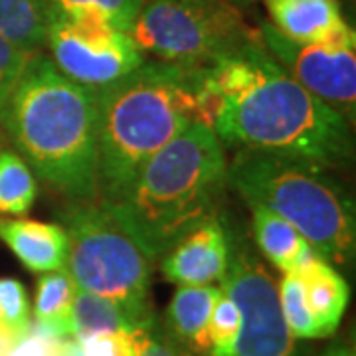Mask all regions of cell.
Wrapping results in <instances>:
<instances>
[{
	"instance_id": "1",
	"label": "cell",
	"mask_w": 356,
	"mask_h": 356,
	"mask_svg": "<svg viewBox=\"0 0 356 356\" xmlns=\"http://www.w3.org/2000/svg\"><path fill=\"white\" fill-rule=\"evenodd\" d=\"M222 145L275 153L327 168L355 156L353 123L297 83L259 38L204 72Z\"/></svg>"
},
{
	"instance_id": "2",
	"label": "cell",
	"mask_w": 356,
	"mask_h": 356,
	"mask_svg": "<svg viewBox=\"0 0 356 356\" xmlns=\"http://www.w3.org/2000/svg\"><path fill=\"white\" fill-rule=\"evenodd\" d=\"M208 67V65H206ZM145 60L97 97V198L119 202L131 182L166 143L191 123L212 127L204 70Z\"/></svg>"
},
{
	"instance_id": "3",
	"label": "cell",
	"mask_w": 356,
	"mask_h": 356,
	"mask_svg": "<svg viewBox=\"0 0 356 356\" xmlns=\"http://www.w3.org/2000/svg\"><path fill=\"white\" fill-rule=\"evenodd\" d=\"M16 153L70 202L97 198V97L40 51L0 115Z\"/></svg>"
},
{
	"instance_id": "4",
	"label": "cell",
	"mask_w": 356,
	"mask_h": 356,
	"mask_svg": "<svg viewBox=\"0 0 356 356\" xmlns=\"http://www.w3.org/2000/svg\"><path fill=\"white\" fill-rule=\"evenodd\" d=\"M228 161L214 129L191 123L153 154L119 202L105 206L149 259L216 214Z\"/></svg>"
},
{
	"instance_id": "5",
	"label": "cell",
	"mask_w": 356,
	"mask_h": 356,
	"mask_svg": "<svg viewBox=\"0 0 356 356\" xmlns=\"http://www.w3.org/2000/svg\"><path fill=\"white\" fill-rule=\"evenodd\" d=\"M332 168L291 156L238 149L228 163V184L248 204L280 214L325 261L353 264L355 200Z\"/></svg>"
},
{
	"instance_id": "6",
	"label": "cell",
	"mask_w": 356,
	"mask_h": 356,
	"mask_svg": "<svg viewBox=\"0 0 356 356\" xmlns=\"http://www.w3.org/2000/svg\"><path fill=\"white\" fill-rule=\"evenodd\" d=\"M67 234L65 271L77 289L102 295L153 321L149 307L151 261L99 200L70 202L62 214Z\"/></svg>"
},
{
	"instance_id": "7",
	"label": "cell",
	"mask_w": 356,
	"mask_h": 356,
	"mask_svg": "<svg viewBox=\"0 0 356 356\" xmlns=\"http://www.w3.org/2000/svg\"><path fill=\"white\" fill-rule=\"evenodd\" d=\"M143 56L206 67L257 38L228 0H145L129 30Z\"/></svg>"
},
{
	"instance_id": "8",
	"label": "cell",
	"mask_w": 356,
	"mask_h": 356,
	"mask_svg": "<svg viewBox=\"0 0 356 356\" xmlns=\"http://www.w3.org/2000/svg\"><path fill=\"white\" fill-rule=\"evenodd\" d=\"M229 234V261L222 291L240 309L242 325L232 356H297L295 339L281 315L277 283L252 252L250 243Z\"/></svg>"
},
{
	"instance_id": "9",
	"label": "cell",
	"mask_w": 356,
	"mask_h": 356,
	"mask_svg": "<svg viewBox=\"0 0 356 356\" xmlns=\"http://www.w3.org/2000/svg\"><path fill=\"white\" fill-rule=\"evenodd\" d=\"M46 48L65 77L93 91L125 77L147 60L127 32L88 14L51 13Z\"/></svg>"
},
{
	"instance_id": "10",
	"label": "cell",
	"mask_w": 356,
	"mask_h": 356,
	"mask_svg": "<svg viewBox=\"0 0 356 356\" xmlns=\"http://www.w3.org/2000/svg\"><path fill=\"white\" fill-rule=\"evenodd\" d=\"M257 32L266 50L297 83L339 111L348 123L355 121V46L297 44L280 34L269 22H261L257 26Z\"/></svg>"
},
{
	"instance_id": "11",
	"label": "cell",
	"mask_w": 356,
	"mask_h": 356,
	"mask_svg": "<svg viewBox=\"0 0 356 356\" xmlns=\"http://www.w3.org/2000/svg\"><path fill=\"white\" fill-rule=\"evenodd\" d=\"M229 261V234L224 222L212 214L184 234L161 261L165 280L184 285H212L226 275Z\"/></svg>"
},
{
	"instance_id": "12",
	"label": "cell",
	"mask_w": 356,
	"mask_h": 356,
	"mask_svg": "<svg viewBox=\"0 0 356 356\" xmlns=\"http://www.w3.org/2000/svg\"><path fill=\"white\" fill-rule=\"evenodd\" d=\"M269 24L297 44L356 46L355 28L339 0H264Z\"/></svg>"
},
{
	"instance_id": "13",
	"label": "cell",
	"mask_w": 356,
	"mask_h": 356,
	"mask_svg": "<svg viewBox=\"0 0 356 356\" xmlns=\"http://www.w3.org/2000/svg\"><path fill=\"white\" fill-rule=\"evenodd\" d=\"M0 240L30 271L48 273L65 269L67 234L62 224L0 218Z\"/></svg>"
},
{
	"instance_id": "14",
	"label": "cell",
	"mask_w": 356,
	"mask_h": 356,
	"mask_svg": "<svg viewBox=\"0 0 356 356\" xmlns=\"http://www.w3.org/2000/svg\"><path fill=\"white\" fill-rule=\"evenodd\" d=\"M220 287L216 285H184L178 287L166 309V329L170 343L184 355L208 356V325Z\"/></svg>"
},
{
	"instance_id": "15",
	"label": "cell",
	"mask_w": 356,
	"mask_h": 356,
	"mask_svg": "<svg viewBox=\"0 0 356 356\" xmlns=\"http://www.w3.org/2000/svg\"><path fill=\"white\" fill-rule=\"evenodd\" d=\"M293 273L303 281L307 309L315 318L321 337L332 334L348 305V285L344 277L318 255Z\"/></svg>"
},
{
	"instance_id": "16",
	"label": "cell",
	"mask_w": 356,
	"mask_h": 356,
	"mask_svg": "<svg viewBox=\"0 0 356 356\" xmlns=\"http://www.w3.org/2000/svg\"><path fill=\"white\" fill-rule=\"evenodd\" d=\"M250 208L254 214L252 229L255 245L280 271L293 273L317 255L305 238L280 214L259 204H250Z\"/></svg>"
},
{
	"instance_id": "17",
	"label": "cell",
	"mask_w": 356,
	"mask_h": 356,
	"mask_svg": "<svg viewBox=\"0 0 356 356\" xmlns=\"http://www.w3.org/2000/svg\"><path fill=\"white\" fill-rule=\"evenodd\" d=\"M151 327L153 321L140 318L111 299L81 289L76 291L72 305V337L77 341L99 332H135Z\"/></svg>"
},
{
	"instance_id": "18",
	"label": "cell",
	"mask_w": 356,
	"mask_h": 356,
	"mask_svg": "<svg viewBox=\"0 0 356 356\" xmlns=\"http://www.w3.org/2000/svg\"><path fill=\"white\" fill-rule=\"evenodd\" d=\"M50 0H0V34L28 54L46 50Z\"/></svg>"
},
{
	"instance_id": "19",
	"label": "cell",
	"mask_w": 356,
	"mask_h": 356,
	"mask_svg": "<svg viewBox=\"0 0 356 356\" xmlns=\"http://www.w3.org/2000/svg\"><path fill=\"white\" fill-rule=\"evenodd\" d=\"M76 283L65 269L48 271L38 280L34 301V325L51 337H72V305Z\"/></svg>"
},
{
	"instance_id": "20",
	"label": "cell",
	"mask_w": 356,
	"mask_h": 356,
	"mask_svg": "<svg viewBox=\"0 0 356 356\" xmlns=\"http://www.w3.org/2000/svg\"><path fill=\"white\" fill-rule=\"evenodd\" d=\"M38 182L32 168L14 151L0 149V214L26 216L36 202Z\"/></svg>"
},
{
	"instance_id": "21",
	"label": "cell",
	"mask_w": 356,
	"mask_h": 356,
	"mask_svg": "<svg viewBox=\"0 0 356 356\" xmlns=\"http://www.w3.org/2000/svg\"><path fill=\"white\" fill-rule=\"evenodd\" d=\"M51 13L65 16H97L121 32H127L137 20L145 0H50Z\"/></svg>"
},
{
	"instance_id": "22",
	"label": "cell",
	"mask_w": 356,
	"mask_h": 356,
	"mask_svg": "<svg viewBox=\"0 0 356 356\" xmlns=\"http://www.w3.org/2000/svg\"><path fill=\"white\" fill-rule=\"evenodd\" d=\"M281 315L285 318V325L293 334V339H323L315 318L311 317L305 303L303 281L297 273H283L280 285Z\"/></svg>"
},
{
	"instance_id": "23",
	"label": "cell",
	"mask_w": 356,
	"mask_h": 356,
	"mask_svg": "<svg viewBox=\"0 0 356 356\" xmlns=\"http://www.w3.org/2000/svg\"><path fill=\"white\" fill-rule=\"evenodd\" d=\"M240 325H242L240 309L229 295L220 289L208 325V337H210L208 356H232Z\"/></svg>"
},
{
	"instance_id": "24",
	"label": "cell",
	"mask_w": 356,
	"mask_h": 356,
	"mask_svg": "<svg viewBox=\"0 0 356 356\" xmlns=\"http://www.w3.org/2000/svg\"><path fill=\"white\" fill-rule=\"evenodd\" d=\"M0 323L18 337L32 325L26 287L14 277L0 280Z\"/></svg>"
},
{
	"instance_id": "25",
	"label": "cell",
	"mask_w": 356,
	"mask_h": 356,
	"mask_svg": "<svg viewBox=\"0 0 356 356\" xmlns=\"http://www.w3.org/2000/svg\"><path fill=\"white\" fill-rule=\"evenodd\" d=\"M32 56L34 54L20 50L6 36L0 34V115L4 111L14 88Z\"/></svg>"
},
{
	"instance_id": "26",
	"label": "cell",
	"mask_w": 356,
	"mask_h": 356,
	"mask_svg": "<svg viewBox=\"0 0 356 356\" xmlns=\"http://www.w3.org/2000/svg\"><path fill=\"white\" fill-rule=\"evenodd\" d=\"M143 332H99L79 339L77 343L83 356H135Z\"/></svg>"
},
{
	"instance_id": "27",
	"label": "cell",
	"mask_w": 356,
	"mask_h": 356,
	"mask_svg": "<svg viewBox=\"0 0 356 356\" xmlns=\"http://www.w3.org/2000/svg\"><path fill=\"white\" fill-rule=\"evenodd\" d=\"M60 344L62 339L51 337L32 323L30 329L16 339L6 356H60Z\"/></svg>"
},
{
	"instance_id": "28",
	"label": "cell",
	"mask_w": 356,
	"mask_h": 356,
	"mask_svg": "<svg viewBox=\"0 0 356 356\" xmlns=\"http://www.w3.org/2000/svg\"><path fill=\"white\" fill-rule=\"evenodd\" d=\"M135 356H188L182 350H178L175 344L170 343L165 337H154L151 329L140 334L139 344H137V353Z\"/></svg>"
},
{
	"instance_id": "29",
	"label": "cell",
	"mask_w": 356,
	"mask_h": 356,
	"mask_svg": "<svg viewBox=\"0 0 356 356\" xmlns=\"http://www.w3.org/2000/svg\"><path fill=\"white\" fill-rule=\"evenodd\" d=\"M60 356H83L76 337H64L60 344Z\"/></svg>"
},
{
	"instance_id": "30",
	"label": "cell",
	"mask_w": 356,
	"mask_h": 356,
	"mask_svg": "<svg viewBox=\"0 0 356 356\" xmlns=\"http://www.w3.org/2000/svg\"><path fill=\"white\" fill-rule=\"evenodd\" d=\"M18 334H14L13 331H8L2 323H0V356H6V353L10 350V346L16 343Z\"/></svg>"
},
{
	"instance_id": "31",
	"label": "cell",
	"mask_w": 356,
	"mask_h": 356,
	"mask_svg": "<svg viewBox=\"0 0 356 356\" xmlns=\"http://www.w3.org/2000/svg\"><path fill=\"white\" fill-rule=\"evenodd\" d=\"M325 356H355V353L350 348H346V346H334L331 350H327Z\"/></svg>"
},
{
	"instance_id": "32",
	"label": "cell",
	"mask_w": 356,
	"mask_h": 356,
	"mask_svg": "<svg viewBox=\"0 0 356 356\" xmlns=\"http://www.w3.org/2000/svg\"><path fill=\"white\" fill-rule=\"evenodd\" d=\"M228 2H232L236 8H240V10H245V8H250L252 4H254L255 0H228Z\"/></svg>"
}]
</instances>
